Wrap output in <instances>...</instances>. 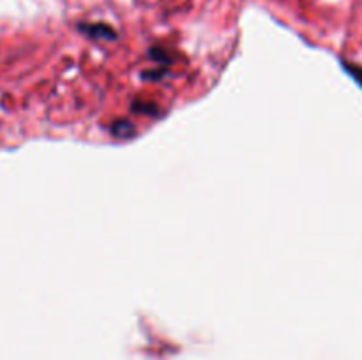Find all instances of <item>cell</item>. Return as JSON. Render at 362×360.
Masks as SVG:
<instances>
[{
	"label": "cell",
	"mask_w": 362,
	"mask_h": 360,
	"mask_svg": "<svg viewBox=\"0 0 362 360\" xmlns=\"http://www.w3.org/2000/svg\"><path fill=\"white\" fill-rule=\"evenodd\" d=\"M83 30H87V34L90 35H99L101 32H105V34H113L112 28L105 27V25H98V27H95V25H92V27H83Z\"/></svg>",
	"instance_id": "cell-1"
},
{
	"label": "cell",
	"mask_w": 362,
	"mask_h": 360,
	"mask_svg": "<svg viewBox=\"0 0 362 360\" xmlns=\"http://www.w3.org/2000/svg\"><path fill=\"white\" fill-rule=\"evenodd\" d=\"M346 71H349L350 74H352L354 78H356L357 81H359V85L362 87V67H357V66H350V64H346Z\"/></svg>",
	"instance_id": "cell-2"
}]
</instances>
